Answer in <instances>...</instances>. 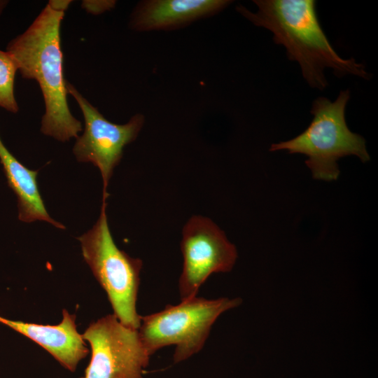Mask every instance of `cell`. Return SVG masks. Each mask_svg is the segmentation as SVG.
I'll list each match as a JSON object with an SVG mask.
<instances>
[{"label": "cell", "mask_w": 378, "mask_h": 378, "mask_svg": "<svg viewBox=\"0 0 378 378\" xmlns=\"http://www.w3.org/2000/svg\"><path fill=\"white\" fill-rule=\"evenodd\" d=\"M82 337L91 349L82 378H143L150 356L136 329L125 326L113 314L90 323Z\"/></svg>", "instance_id": "8992f818"}, {"label": "cell", "mask_w": 378, "mask_h": 378, "mask_svg": "<svg viewBox=\"0 0 378 378\" xmlns=\"http://www.w3.org/2000/svg\"><path fill=\"white\" fill-rule=\"evenodd\" d=\"M106 202H102L93 227L77 239L83 257L106 293L113 314L125 326L138 329L141 317L136 311L143 262L120 249L111 233Z\"/></svg>", "instance_id": "277c9868"}, {"label": "cell", "mask_w": 378, "mask_h": 378, "mask_svg": "<svg viewBox=\"0 0 378 378\" xmlns=\"http://www.w3.org/2000/svg\"><path fill=\"white\" fill-rule=\"evenodd\" d=\"M66 86L68 94L78 103L85 122L83 134L76 139L73 153L78 161L91 162L99 169L103 181L102 201L106 202L113 170L122 159L124 148L136 139L144 116L136 114L122 125L111 122L72 84L66 81Z\"/></svg>", "instance_id": "ba28073f"}, {"label": "cell", "mask_w": 378, "mask_h": 378, "mask_svg": "<svg viewBox=\"0 0 378 378\" xmlns=\"http://www.w3.org/2000/svg\"><path fill=\"white\" fill-rule=\"evenodd\" d=\"M0 323L39 344L69 371H75L89 353L85 340L77 330L76 316L66 309H63L62 321L55 326L13 321L1 316Z\"/></svg>", "instance_id": "9c48e42d"}, {"label": "cell", "mask_w": 378, "mask_h": 378, "mask_svg": "<svg viewBox=\"0 0 378 378\" xmlns=\"http://www.w3.org/2000/svg\"><path fill=\"white\" fill-rule=\"evenodd\" d=\"M8 1L6 0H0V15L2 13L4 9L8 4Z\"/></svg>", "instance_id": "9a60e30c"}, {"label": "cell", "mask_w": 378, "mask_h": 378, "mask_svg": "<svg viewBox=\"0 0 378 378\" xmlns=\"http://www.w3.org/2000/svg\"><path fill=\"white\" fill-rule=\"evenodd\" d=\"M71 1L69 0H50L48 4L54 10L65 12L70 5Z\"/></svg>", "instance_id": "5bb4252c"}, {"label": "cell", "mask_w": 378, "mask_h": 378, "mask_svg": "<svg viewBox=\"0 0 378 378\" xmlns=\"http://www.w3.org/2000/svg\"><path fill=\"white\" fill-rule=\"evenodd\" d=\"M350 98L349 90H342L334 102L318 97L312 104L313 119L307 128L296 137L273 144L270 151L286 150L289 153H301L308 158L305 163L313 178L331 181L340 174L337 160L356 155L363 162L370 160L365 141L352 132L345 120V108Z\"/></svg>", "instance_id": "3957f363"}, {"label": "cell", "mask_w": 378, "mask_h": 378, "mask_svg": "<svg viewBox=\"0 0 378 378\" xmlns=\"http://www.w3.org/2000/svg\"><path fill=\"white\" fill-rule=\"evenodd\" d=\"M115 4L113 0H84L81 6L89 13L99 15L113 8Z\"/></svg>", "instance_id": "4fadbf2b"}, {"label": "cell", "mask_w": 378, "mask_h": 378, "mask_svg": "<svg viewBox=\"0 0 378 378\" xmlns=\"http://www.w3.org/2000/svg\"><path fill=\"white\" fill-rule=\"evenodd\" d=\"M0 162L8 185L17 197L19 220L25 223L43 220L57 228L65 229V226L50 216L45 207L37 183L38 171L29 169L18 160L1 137Z\"/></svg>", "instance_id": "8fae6325"}, {"label": "cell", "mask_w": 378, "mask_h": 378, "mask_svg": "<svg viewBox=\"0 0 378 378\" xmlns=\"http://www.w3.org/2000/svg\"><path fill=\"white\" fill-rule=\"evenodd\" d=\"M258 9L250 11L241 5L237 10L258 27L273 33L275 43L283 45L289 59L300 66L310 87L328 85L324 69L330 68L339 77L352 74L365 79L370 74L354 58L343 59L333 49L318 22L313 0H254Z\"/></svg>", "instance_id": "6da1fadb"}, {"label": "cell", "mask_w": 378, "mask_h": 378, "mask_svg": "<svg viewBox=\"0 0 378 378\" xmlns=\"http://www.w3.org/2000/svg\"><path fill=\"white\" fill-rule=\"evenodd\" d=\"M227 0H148L139 3L130 21L136 31L169 30L187 25L225 8Z\"/></svg>", "instance_id": "30bf717a"}, {"label": "cell", "mask_w": 378, "mask_h": 378, "mask_svg": "<svg viewBox=\"0 0 378 378\" xmlns=\"http://www.w3.org/2000/svg\"><path fill=\"white\" fill-rule=\"evenodd\" d=\"M241 302L240 298L208 300L196 296L141 316L137 330L150 356L161 348L174 345L173 361L179 363L202 350L220 314Z\"/></svg>", "instance_id": "5b68a950"}, {"label": "cell", "mask_w": 378, "mask_h": 378, "mask_svg": "<svg viewBox=\"0 0 378 378\" xmlns=\"http://www.w3.org/2000/svg\"><path fill=\"white\" fill-rule=\"evenodd\" d=\"M64 16V12L47 4L28 29L6 48L22 76L34 79L39 85L46 107L41 132L63 142L77 139L83 130L81 122L71 114L66 99L60 40Z\"/></svg>", "instance_id": "7a4b0ae2"}, {"label": "cell", "mask_w": 378, "mask_h": 378, "mask_svg": "<svg viewBox=\"0 0 378 378\" xmlns=\"http://www.w3.org/2000/svg\"><path fill=\"white\" fill-rule=\"evenodd\" d=\"M181 250L183 267L178 288L181 301L196 297L210 275L231 271L237 258V248L225 232L203 216H193L184 225Z\"/></svg>", "instance_id": "52a82bcc"}, {"label": "cell", "mask_w": 378, "mask_h": 378, "mask_svg": "<svg viewBox=\"0 0 378 378\" xmlns=\"http://www.w3.org/2000/svg\"><path fill=\"white\" fill-rule=\"evenodd\" d=\"M17 66L6 52L0 50V107L11 113L19 110L14 94Z\"/></svg>", "instance_id": "7c38bea8"}]
</instances>
